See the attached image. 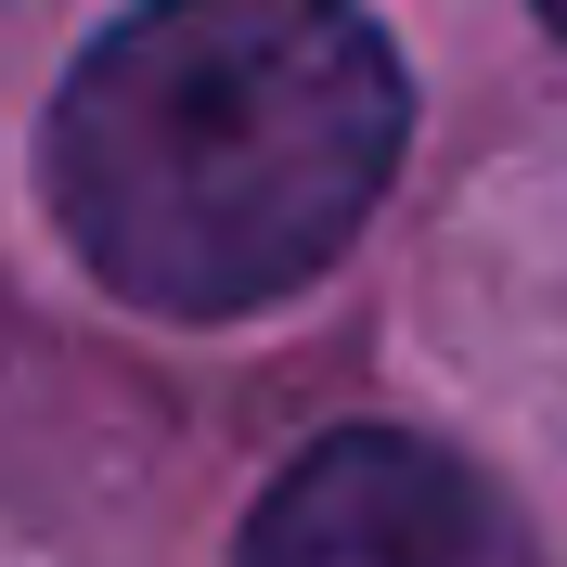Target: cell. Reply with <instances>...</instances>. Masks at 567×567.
<instances>
[{
	"mask_svg": "<svg viewBox=\"0 0 567 567\" xmlns=\"http://www.w3.org/2000/svg\"><path fill=\"white\" fill-rule=\"evenodd\" d=\"M246 567H542L477 464L400 425H336L246 516Z\"/></svg>",
	"mask_w": 567,
	"mask_h": 567,
	"instance_id": "cell-2",
	"label": "cell"
},
{
	"mask_svg": "<svg viewBox=\"0 0 567 567\" xmlns=\"http://www.w3.org/2000/svg\"><path fill=\"white\" fill-rule=\"evenodd\" d=\"M413 91L349 0H142L52 104V207L142 310H258L361 233Z\"/></svg>",
	"mask_w": 567,
	"mask_h": 567,
	"instance_id": "cell-1",
	"label": "cell"
},
{
	"mask_svg": "<svg viewBox=\"0 0 567 567\" xmlns=\"http://www.w3.org/2000/svg\"><path fill=\"white\" fill-rule=\"evenodd\" d=\"M542 13H555V27H567V0H542Z\"/></svg>",
	"mask_w": 567,
	"mask_h": 567,
	"instance_id": "cell-3",
	"label": "cell"
}]
</instances>
